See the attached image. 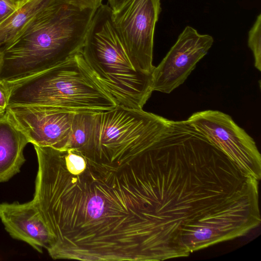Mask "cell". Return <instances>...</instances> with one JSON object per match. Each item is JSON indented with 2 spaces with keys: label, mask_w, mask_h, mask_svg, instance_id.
<instances>
[{
  "label": "cell",
  "mask_w": 261,
  "mask_h": 261,
  "mask_svg": "<svg viewBox=\"0 0 261 261\" xmlns=\"http://www.w3.org/2000/svg\"><path fill=\"white\" fill-rule=\"evenodd\" d=\"M99 6L54 0L3 51L0 79L12 82L24 79L81 51Z\"/></svg>",
  "instance_id": "6da1fadb"
},
{
  "label": "cell",
  "mask_w": 261,
  "mask_h": 261,
  "mask_svg": "<svg viewBox=\"0 0 261 261\" xmlns=\"http://www.w3.org/2000/svg\"><path fill=\"white\" fill-rule=\"evenodd\" d=\"M6 82L11 90L8 106L95 114L119 105L95 77L81 51L46 70Z\"/></svg>",
  "instance_id": "7a4b0ae2"
},
{
  "label": "cell",
  "mask_w": 261,
  "mask_h": 261,
  "mask_svg": "<svg viewBox=\"0 0 261 261\" xmlns=\"http://www.w3.org/2000/svg\"><path fill=\"white\" fill-rule=\"evenodd\" d=\"M112 15L108 4L97 8L81 52L95 77L119 105L142 109L153 92L152 74L134 66Z\"/></svg>",
  "instance_id": "3957f363"
},
{
  "label": "cell",
  "mask_w": 261,
  "mask_h": 261,
  "mask_svg": "<svg viewBox=\"0 0 261 261\" xmlns=\"http://www.w3.org/2000/svg\"><path fill=\"white\" fill-rule=\"evenodd\" d=\"M186 120L243 172L260 179L261 156L256 143L229 115L209 110L194 113Z\"/></svg>",
  "instance_id": "277c9868"
},
{
  "label": "cell",
  "mask_w": 261,
  "mask_h": 261,
  "mask_svg": "<svg viewBox=\"0 0 261 261\" xmlns=\"http://www.w3.org/2000/svg\"><path fill=\"white\" fill-rule=\"evenodd\" d=\"M161 12L160 0H124L113 12V20L134 66L149 73L152 65L153 37Z\"/></svg>",
  "instance_id": "5b68a950"
},
{
  "label": "cell",
  "mask_w": 261,
  "mask_h": 261,
  "mask_svg": "<svg viewBox=\"0 0 261 261\" xmlns=\"http://www.w3.org/2000/svg\"><path fill=\"white\" fill-rule=\"evenodd\" d=\"M214 42L213 38L202 35L187 26L176 43L152 72V90L170 93L181 85L205 56Z\"/></svg>",
  "instance_id": "8992f818"
},
{
  "label": "cell",
  "mask_w": 261,
  "mask_h": 261,
  "mask_svg": "<svg viewBox=\"0 0 261 261\" xmlns=\"http://www.w3.org/2000/svg\"><path fill=\"white\" fill-rule=\"evenodd\" d=\"M6 111L9 119L33 145L68 148L74 113L22 105L9 106Z\"/></svg>",
  "instance_id": "52a82bcc"
},
{
  "label": "cell",
  "mask_w": 261,
  "mask_h": 261,
  "mask_svg": "<svg viewBox=\"0 0 261 261\" xmlns=\"http://www.w3.org/2000/svg\"><path fill=\"white\" fill-rule=\"evenodd\" d=\"M0 219L12 238L26 242L40 253L47 248L49 232L33 200L0 203Z\"/></svg>",
  "instance_id": "ba28073f"
},
{
  "label": "cell",
  "mask_w": 261,
  "mask_h": 261,
  "mask_svg": "<svg viewBox=\"0 0 261 261\" xmlns=\"http://www.w3.org/2000/svg\"><path fill=\"white\" fill-rule=\"evenodd\" d=\"M28 143L26 136L6 113L0 119V182L9 180L20 171L25 161L23 149Z\"/></svg>",
  "instance_id": "9c48e42d"
},
{
  "label": "cell",
  "mask_w": 261,
  "mask_h": 261,
  "mask_svg": "<svg viewBox=\"0 0 261 261\" xmlns=\"http://www.w3.org/2000/svg\"><path fill=\"white\" fill-rule=\"evenodd\" d=\"M54 0H21L16 10L0 24V49L12 44L37 16Z\"/></svg>",
  "instance_id": "30bf717a"
},
{
  "label": "cell",
  "mask_w": 261,
  "mask_h": 261,
  "mask_svg": "<svg viewBox=\"0 0 261 261\" xmlns=\"http://www.w3.org/2000/svg\"><path fill=\"white\" fill-rule=\"evenodd\" d=\"M248 46L251 49L254 58V66L261 71V14H259L253 27L249 32Z\"/></svg>",
  "instance_id": "8fae6325"
},
{
  "label": "cell",
  "mask_w": 261,
  "mask_h": 261,
  "mask_svg": "<svg viewBox=\"0 0 261 261\" xmlns=\"http://www.w3.org/2000/svg\"><path fill=\"white\" fill-rule=\"evenodd\" d=\"M18 3L15 0H0V24L16 10Z\"/></svg>",
  "instance_id": "7c38bea8"
},
{
  "label": "cell",
  "mask_w": 261,
  "mask_h": 261,
  "mask_svg": "<svg viewBox=\"0 0 261 261\" xmlns=\"http://www.w3.org/2000/svg\"><path fill=\"white\" fill-rule=\"evenodd\" d=\"M11 90L7 82L0 79V108L6 110L9 105Z\"/></svg>",
  "instance_id": "4fadbf2b"
},
{
  "label": "cell",
  "mask_w": 261,
  "mask_h": 261,
  "mask_svg": "<svg viewBox=\"0 0 261 261\" xmlns=\"http://www.w3.org/2000/svg\"><path fill=\"white\" fill-rule=\"evenodd\" d=\"M108 5L113 12L116 11L121 6L124 0H107Z\"/></svg>",
  "instance_id": "5bb4252c"
},
{
  "label": "cell",
  "mask_w": 261,
  "mask_h": 261,
  "mask_svg": "<svg viewBox=\"0 0 261 261\" xmlns=\"http://www.w3.org/2000/svg\"><path fill=\"white\" fill-rule=\"evenodd\" d=\"M77 3H82L89 5L100 6L102 4V0H69Z\"/></svg>",
  "instance_id": "9a60e30c"
},
{
  "label": "cell",
  "mask_w": 261,
  "mask_h": 261,
  "mask_svg": "<svg viewBox=\"0 0 261 261\" xmlns=\"http://www.w3.org/2000/svg\"><path fill=\"white\" fill-rule=\"evenodd\" d=\"M4 63V54L0 49V74Z\"/></svg>",
  "instance_id": "2e32d148"
},
{
  "label": "cell",
  "mask_w": 261,
  "mask_h": 261,
  "mask_svg": "<svg viewBox=\"0 0 261 261\" xmlns=\"http://www.w3.org/2000/svg\"><path fill=\"white\" fill-rule=\"evenodd\" d=\"M6 110L0 108V119H2L6 114Z\"/></svg>",
  "instance_id": "e0dca14e"
},
{
  "label": "cell",
  "mask_w": 261,
  "mask_h": 261,
  "mask_svg": "<svg viewBox=\"0 0 261 261\" xmlns=\"http://www.w3.org/2000/svg\"><path fill=\"white\" fill-rule=\"evenodd\" d=\"M15 1H17V2H19V1H20L21 0H15Z\"/></svg>",
  "instance_id": "ac0fdd59"
}]
</instances>
